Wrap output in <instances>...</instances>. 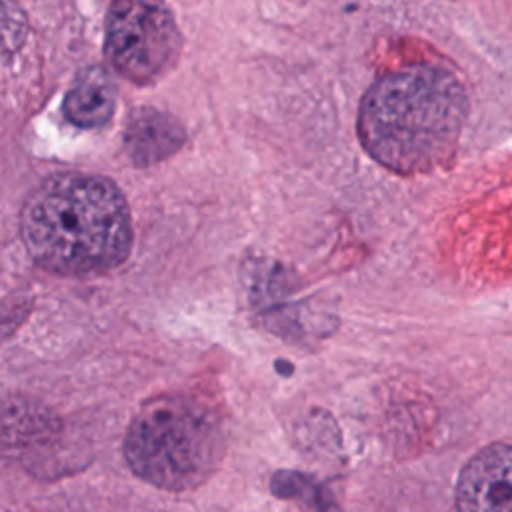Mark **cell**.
Instances as JSON below:
<instances>
[{
    "instance_id": "obj_6",
    "label": "cell",
    "mask_w": 512,
    "mask_h": 512,
    "mask_svg": "<svg viewBox=\"0 0 512 512\" xmlns=\"http://www.w3.org/2000/svg\"><path fill=\"white\" fill-rule=\"evenodd\" d=\"M116 108V84L100 66L86 68L64 98V116L80 128H98Z\"/></svg>"
},
{
    "instance_id": "obj_3",
    "label": "cell",
    "mask_w": 512,
    "mask_h": 512,
    "mask_svg": "<svg viewBox=\"0 0 512 512\" xmlns=\"http://www.w3.org/2000/svg\"><path fill=\"white\" fill-rule=\"evenodd\" d=\"M226 452L222 418L190 394H160L140 406L124 436V458L144 482L188 492L218 470Z\"/></svg>"
},
{
    "instance_id": "obj_7",
    "label": "cell",
    "mask_w": 512,
    "mask_h": 512,
    "mask_svg": "<svg viewBox=\"0 0 512 512\" xmlns=\"http://www.w3.org/2000/svg\"><path fill=\"white\" fill-rule=\"evenodd\" d=\"M182 142V126L174 118L152 108L136 110L126 128V146L136 164L158 162L176 152Z\"/></svg>"
},
{
    "instance_id": "obj_5",
    "label": "cell",
    "mask_w": 512,
    "mask_h": 512,
    "mask_svg": "<svg viewBox=\"0 0 512 512\" xmlns=\"http://www.w3.org/2000/svg\"><path fill=\"white\" fill-rule=\"evenodd\" d=\"M512 456L506 442L480 448L460 470L456 512H510Z\"/></svg>"
},
{
    "instance_id": "obj_1",
    "label": "cell",
    "mask_w": 512,
    "mask_h": 512,
    "mask_svg": "<svg viewBox=\"0 0 512 512\" xmlns=\"http://www.w3.org/2000/svg\"><path fill=\"white\" fill-rule=\"evenodd\" d=\"M466 114V92L452 72L412 64L380 76L366 90L356 132L374 162L408 176L448 162Z\"/></svg>"
},
{
    "instance_id": "obj_2",
    "label": "cell",
    "mask_w": 512,
    "mask_h": 512,
    "mask_svg": "<svg viewBox=\"0 0 512 512\" xmlns=\"http://www.w3.org/2000/svg\"><path fill=\"white\" fill-rule=\"evenodd\" d=\"M20 230L30 256L64 276L112 270L132 246L124 194L94 174L66 172L38 184L24 202Z\"/></svg>"
},
{
    "instance_id": "obj_4",
    "label": "cell",
    "mask_w": 512,
    "mask_h": 512,
    "mask_svg": "<svg viewBox=\"0 0 512 512\" xmlns=\"http://www.w3.org/2000/svg\"><path fill=\"white\" fill-rule=\"evenodd\" d=\"M104 50L120 76L152 84L176 64L182 36L164 0H112Z\"/></svg>"
},
{
    "instance_id": "obj_8",
    "label": "cell",
    "mask_w": 512,
    "mask_h": 512,
    "mask_svg": "<svg viewBox=\"0 0 512 512\" xmlns=\"http://www.w3.org/2000/svg\"><path fill=\"white\" fill-rule=\"evenodd\" d=\"M270 488L274 490V494H278L280 498H292V500H300L306 506H310L316 512H330L332 500L328 498V494L322 490L320 484H316L310 476L298 474V472H278L272 478Z\"/></svg>"
}]
</instances>
